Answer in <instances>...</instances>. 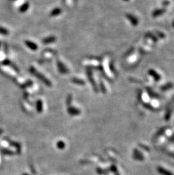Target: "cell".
Returning <instances> with one entry per match:
<instances>
[{"label":"cell","instance_id":"6","mask_svg":"<svg viewBox=\"0 0 174 175\" xmlns=\"http://www.w3.org/2000/svg\"><path fill=\"white\" fill-rule=\"evenodd\" d=\"M1 153L3 154V155H14V152L12 151V150H8L7 148H1Z\"/></svg>","mask_w":174,"mask_h":175},{"label":"cell","instance_id":"17","mask_svg":"<svg viewBox=\"0 0 174 175\" xmlns=\"http://www.w3.org/2000/svg\"><path fill=\"white\" fill-rule=\"evenodd\" d=\"M27 175V174H23V175Z\"/></svg>","mask_w":174,"mask_h":175},{"label":"cell","instance_id":"7","mask_svg":"<svg viewBox=\"0 0 174 175\" xmlns=\"http://www.w3.org/2000/svg\"><path fill=\"white\" fill-rule=\"evenodd\" d=\"M37 110L39 113H40L41 112H42V102H41L40 100H39L37 103Z\"/></svg>","mask_w":174,"mask_h":175},{"label":"cell","instance_id":"16","mask_svg":"<svg viewBox=\"0 0 174 175\" xmlns=\"http://www.w3.org/2000/svg\"><path fill=\"white\" fill-rule=\"evenodd\" d=\"M173 26H174V21L173 22Z\"/></svg>","mask_w":174,"mask_h":175},{"label":"cell","instance_id":"12","mask_svg":"<svg viewBox=\"0 0 174 175\" xmlns=\"http://www.w3.org/2000/svg\"><path fill=\"white\" fill-rule=\"evenodd\" d=\"M60 13V10H54L53 13H52V14L53 15H57L58 14H59L58 13Z\"/></svg>","mask_w":174,"mask_h":175},{"label":"cell","instance_id":"13","mask_svg":"<svg viewBox=\"0 0 174 175\" xmlns=\"http://www.w3.org/2000/svg\"><path fill=\"white\" fill-rule=\"evenodd\" d=\"M170 3V2L169 1H164L163 2V5H164V6H167V5L169 4Z\"/></svg>","mask_w":174,"mask_h":175},{"label":"cell","instance_id":"5","mask_svg":"<svg viewBox=\"0 0 174 175\" xmlns=\"http://www.w3.org/2000/svg\"><path fill=\"white\" fill-rule=\"evenodd\" d=\"M68 113L71 115H79L80 113V110H79L78 109L75 108H72V107L68 108Z\"/></svg>","mask_w":174,"mask_h":175},{"label":"cell","instance_id":"18","mask_svg":"<svg viewBox=\"0 0 174 175\" xmlns=\"http://www.w3.org/2000/svg\"><path fill=\"white\" fill-rule=\"evenodd\" d=\"M124 1H128V0H124Z\"/></svg>","mask_w":174,"mask_h":175},{"label":"cell","instance_id":"14","mask_svg":"<svg viewBox=\"0 0 174 175\" xmlns=\"http://www.w3.org/2000/svg\"><path fill=\"white\" fill-rule=\"evenodd\" d=\"M71 100V96H70V97L68 98V100H67V104H70Z\"/></svg>","mask_w":174,"mask_h":175},{"label":"cell","instance_id":"9","mask_svg":"<svg viewBox=\"0 0 174 175\" xmlns=\"http://www.w3.org/2000/svg\"><path fill=\"white\" fill-rule=\"evenodd\" d=\"M57 147L59 149H63L65 147V143L62 142V141H59V142L57 143Z\"/></svg>","mask_w":174,"mask_h":175},{"label":"cell","instance_id":"1","mask_svg":"<svg viewBox=\"0 0 174 175\" xmlns=\"http://www.w3.org/2000/svg\"><path fill=\"white\" fill-rule=\"evenodd\" d=\"M127 18H128V19L130 20V21L131 22V23L134 26H137L138 23V20L137 18H136L135 16L132 15L131 14H127Z\"/></svg>","mask_w":174,"mask_h":175},{"label":"cell","instance_id":"8","mask_svg":"<svg viewBox=\"0 0 174 175\" xmlns=\"http://www.w3.org/2000/svg\"><path fill=\"white\" fill-rule=\"evenodd\" d=\"M146 36H147V37H148V38H150L151 39H152V40L153 41H154L155 42H157V39L156 37L154 36L153 34H151V33H149V32L147 33V34H146Z\"/></svg>","mask_w":174,"mask_h":175},{"label":"cell","instance_id":"11","mask_svg":"<svg viewBox=\"0 0 174 175\" xmlns=\"http://www.w3.org/2000/svg\"><path fill=\"white\" fill-rule=\"evenodd\" d=\"M156 33L157 34V36H158L159 38L163 39L165 38V35L164 33H163L161 32H158V31H156Z\"/></svg>","mask_w":174,"mask_h":175},{"label":"cell","instance_id":"4","mask_svg":"<svg viewBox=\"0 0 174 175\" xmlns=\"http://www.w3.org/2000/svg\"><path fill=\"white\" fill-rule=\"evenodd\" d=\"M149 74L152 76V77L154 78V79L157 81H159V80H160L161 79V75L157 73L156 71H154V70H149Z\"/></svg>","mask_w":174,"mask_h":175},{"label":"cell","instance_id":"3","mask_svg":"<svg viewBox=\"0 0 174 175\" xmlns=\"http://www.w3.org/2000/svg\"><path fill=\"white\" fill-rule=\"evenodd\" d=\"M166 12V9H157V10H154V12H153L152 15L153 17H157V16H160L162 15L163 14H164Z\"/></svg>","mask_w":174,"mask_h":175},{"label":"cell","instance_id":"10","mask_svg":"<svg viewBox=\"0 0 174 175\" xmlns=\"http://www.w3.org/2000/svg\"><path fill=\"white\" fill-rule=\"evenodd\" d=\"M27 45L28 46L29 48H32V49H36V48H37L36 45H35V44L32 43H31V42H28L27 43Z\"/></svg>","mask_w":174,"mask_h":175},{"label":"cell","instance_id":"15","mask_svg":"<svg viewBox=\"0 0 174 175\" xmlns=\"http://www.w3.org/2000/svg\"><path fill=\"white\" fill-rule=\"evenodd\" d=\"M3 133V130L2 129H0V135L2 134V133Z\"/></svg>","mask_w":174,"mask_h":175},{"label":"cell","instance_id":"2","mask_svg":"<svg viewBox=\"0 0 174 175\" xmlns=\"http://www.w3.org/2000/svg\"><path fill=\"white\" fill-rule=\"evenodd\" d=\"M6 141H7V142L10 143V145H11V146H12L13 147H15L16 148V150H18V152H20V151H21V146H20V145L19 144V143H18V142H14V141H11L10 139L7 138H6Z\"/></svg>","mask_w":174,"mask_h":175}]
</instances>
